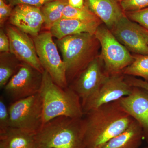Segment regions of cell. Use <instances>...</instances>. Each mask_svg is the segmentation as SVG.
<instances>
[{"label":"cell","mask_w":148,"mask_h":148,"mask_svg":"<svg viewBox=\"0 0 148 148\" xmlns=\"http://www.w3.org/2000/svg\"><path fill=\"white\" fill-rule=\"evenodd\" d=\"M143 139L142 127L134 120L127 129L99 148H139Z\"/></svg>","instance_id":"17"},{"label":"cell","mask_w":148,"mask_h":148,"mask_svg":"<svg viewBox=\"0 0 148 148\" xmlns=\"http://www.w3.org/2000/svg\"><path fill=\"white\" fill-rule=\"evenodd\" d=\"M35 135L21 130L10 127L0 134V148H25L35 144Z\"/></svg>","instance_id":"18"},{"label":"cell","mask_w":148,"mask_h":148,"mask_svg":"<svg viewBox=\"0 0 148 148\" xmlns=\"http://www.w3.org/2000/svg\"><path fill=\"white\" fill-rule=\"evenodd\" d=\"M39 93L42 101L44 124L57 117H83L84 113L79 96L70 86L64 88L56 84L45 71L43 73Z\"/></svg>","instance_id":"2"},{"label":"cell","mask_w":148,"mask_h":148,"mask_svg":"<svg viewBox=\"0 0 148 148\" xmlns=\"http://www.w3.org/2000/svg\"><path fill=\"white\" fill-rule=\"evenodd\" d=\"M10 41L6 33L2 28L0 30V52H10Z\"/></svg>","instance_id":"29"},{"label":"cell","mask_w":148,"mask_h":148,"mask_svg":"<svg viewBox=\"0 0 148 148\" xmlns=\"http://www.w3.org/2000/svg\"><path fill=\"white\" fill-rule=\"evenodd\" d=\"M36 148V146H35V144H34L33 145L30 146V147H27V148Z\"/></svg>","instance_id":"31"},{"label":"cell","mask_w":148,"mask_h":148,"mask_svg":"<svg viewBox=\"0 0 148 148\" xmlns=\"http://www.w3.org/2000/svg\"><path fill=\"white\" fill-rule=\"evenodd\" d=\"M10 127L8 108L7 107L3 96L0 98V134L3 133Z\"/></svg>","instance_id":"25"},{"label":"cell","mask_w":148,"mask_h":148,"mask_svg":"<svg viewBox=\"0 0 148 148\" xmlns=\"http://www.w3.org/2000/svg\"><path fill=\"white\" fill-rule=\"evenodd\" d=\"M66 67L69 85L97 56L99 43L95 35L83 33L56 41Z\"/></svg>","instance_id":"4"},{"label":"cell","mask_w":148,"mask_h":148,"mask_svg":"<svg viewBox=\"0 0 148 148\" xmlns=\"http://www.w3.org/2000/svg\"><path fill=\"white\" fill-rule=\"evenodd\" d=\"M67 1H68V0H67Z\"/></svg>","instance_id":"36"},{"label":"cell","mask_w":148,"mask_h":148,"mask_svg":"<svg viewBox=\"0 0 148 148\" xmlns=\"http://www.w3.org/2000/svg\"><path fill=\"white\" fill-rule=\"evenodd\" d=\"M9 19L10 24L32 37L39 34L44 24L40 8L19 4L13 8Z\"/></svg>","instance_id":"14"},{"label":"cell","mask_w":148,"mask_h":148,"mask_svg":"<svg viewBox=\"0 0 148 148\" xmlns=\"http://www.w3.org/2000/svg\"><path fill=\"white\" fill-rule=\"evenodd\" d=\"M8 110L10 127L35 135L44 125L42 101L39 93L14 101Z\"/></svg>","instance_id":"6"},{"label":"cell","mask_w":148,"mask_h":148,"mask_svg":"<svg viewBox=\"0 0 148 148\" xmlns=\"http://www.w3.org/2000/svg\"><path fill=\"white\" fill-rule=\"evenodd\" d=\"M134 119L119 100L105 104L83 117L85 148H99L125 130Z\"/></svg>","instance_id":"1"},{"label":"cell","mask_w":148,"mask_h":148,"mask_svg":"<svg viewBox=\"0 0 148 148\" xmlns=\"http://www.w3.org/2000/svg\"><path fill=\"white\" fill-rule=\"evenodd\" d=\"M94 35L101 44V54L99 57L103 61L106 73L110 76L122 74L124 69L133 62L134 56L107 27L101 24Z\"/></svg>","instance_id":"5"},{"label":"cell","mask_w":148,"mask_h":148,"mask_svg":"<svg viewBox=\"0 0 148 148\" xmlns=\"http://www.w3.org/2000/svg\"><path fill=\"white\" fill-rule=\"evenodd\" d=\"M62 18L90 22H102L85 5L81 8H75L67 5L64 9Z\"/></svg>","instance_id":"22"},{"label":"cell","mask_w":148,"mask_h":148,"mask_svg":"<svg viewBox=\"0 0 148 148\" xmlns=\"http://www.w3.org/2000/svg\"><path fill=\"white\" fill-rule=\"evenodd\" d=\"M146 30H147V36L148 45V30H147V29H146Z\"/></svg>","instance_id":"33"},{"label":"cell","mask_w":148,"mask_h":148,"mask_svg":"<svg viewBox=\"0 0 148 148\" xmlns=\"http://www.w3.org/2000/svg\"><path fill=\"white\" fill-rule=\"evenodd\" d=\"M5 1L7 3H9L10 2L11 0H5Z\"/></svg>","instance_id":"32"},{"label":"cell","mask_w":148,"mask_h":148,"mask_svg":"<svg viewBox=\"0 0 148 148\" xmlns=\"http://www.w3.org/2000/svg\"><path fill=\"white\" fill-rule=\"evenodd\" d=\"M82 118L57 117L35 135L36 148H85Z\"/></svg>","instance_id":"3"},{"label":"cell","mask_w":148,"mask_h":148,"mask_svg":"<svg viewBox=\"0 0 148 148\" xmlns=\"http://www.w3.org/2000/svg\"><path fill=\"white\" fill-rule=\"evenodd\" d=\"M102 22H90L70 19L61 18L56 22L49 31L57 40L61 39L70 35L83 33L94 34L97 28Z\"/></svg>","instance_id":"16"},{"label":"cell","mask_w":148,"mask_h":148,"mask_svg":"<svg viewBox=\"0 0 148 148\" xmlns=\"http://www.w3.org/2000/svg\"><path fill=\"white\" fill-rule=\"evenodd\" d=\"M142 148H148V147H146Z\"/></svg>","instance_id":"35"},{"label":"cell","mask_w":148,"mask_h":148,"mask_svg":"<svg viewBox=\"0 0 148 148\" xmlns=\"http://www.w3.org/2000/svg\"><path fill=\"white\" fill-rule=\"evenodd\" d=\"M21 63L14 54L0 53V87L4 88L10 79L18 71Z\"/></svg>","instance_id":"19"},{"label":"cell","mask_w":148,"mask_h":148,"mask_svg":"<svg viewBox=\"0 0 148 148\" xmlns=\"http://www.w3.org/2000/svg\"><path fill=\"white\" fill-rule=\"evenodd\" d=\"M69 4L67 0H55L46 3L40 8L43 16L45 27L48 31L62 18L65 7Z\"/></svg>","instance_id":"20"},{"label":"cell","mask_w":148,"mask_h":148,"mask_svg":"<svg viewBox=\"0 0 148 148\" xmlns=\"http://www.w3.org/2000/svg\"><path fill=\"white\" fill-rule=\"evenodd\" d=\"M132 89V86L126 82L123 74L109 76L83 107L84 114L103 105L119 101L129 95Z\"/></svg>","instance_id":"11"},{"label":"cell","mask_w":148,"mask_h":148,"mask_svg":"<svg viewBox=\"0 0 148 148\" xmlns=\"http://www.w3.org/2000/svg\"><path fill=\"white\" fill-rule=\"evenodd\" d=\"M119 101L123 108L140 125L144 139L148 144V91L132 87L131 93Z\"/></svg>","instance_id":"13"},{"label":"cell","mask_w":148,"mask_h":148,"mask_svg":"<svg viewBox=\"0 0 148 148\" xmlns=\"http://www.w3.org/2000/svg\"><path fill=\"white\" fill-rule=\"evenodd\" d=\"M109 76L103 61L97 56L69 85L79 96L82 108Z\"/></svg>","instance_id":"10"},{"label":"cell","mask_w":148,"mask_h":148,"mask_svg":"<svg viewBox=\"0 0 148 148\" xmlns=\"http://www.w3.org/2000/svg\"><path fill=\"white\" fill-rule=\"evenodd\" d=\"M85 5L110 29L125 13L115 0H84Z\"/></svg>","instance_id":"15"},{"label":"cell","mask_w":148,"mask_h":148,"mask_svg":"<svg viewBox=\"0 0 148 148\" xmlns=\"http://www.w3.org/2000/svg\"><path fill=\"white\" fill-rule=\"evenodd\" d=\"M6 33L10 41V52L21 62L43 73L45 70L38 57L32 38L11 24L6 27Z\"/></svg>","instance_id":"12"},{"label":"cell","mask_w":148,"mask_h":148,"mask_svg":"<svg viewBox=\"0 0 148 148\" xmlns=\"http://www.w3.org/2000/svg\"><path fill=\"white\" fill-rule=\"evenodd\" d=\"M13 8L5 0H0V26L2 28L5 21L10 17Z\"/></svg>","instance_id":"26"},{"label":"cell","mask_w":148,"mask_h":148,"mask_svg":"<svg viewBox=\"0 0 148 148\" xmlns=\"http://www.w3.org/2000/svg\"><path fill=\"white\" fill-rule=\"evenodd\" d=\"M110 30L128 51L137 55H148L147 30L125 14Z\"/></svg>","instance_id":"9"},{"label":"cell","mask_w":148,"mask_h":148,"mask_svg":"<svg viewBox=\"0 0 148 148\" xmlns=\"http://www.w3.org/2000/svg\"><path fill=\"white\" fill-rule=\"evenodd\" d=\"M43 73L22 62L18 71L4 88L5 92L14 101L38 94L42 84Z\"/></svg>","instance_id":"8"},{"label":"cell","mask_w":148,"mask_h":148,"mask_svg":"<svg viewBox=\"0 0 148 148\" xmlns=\"http://www.w3.org/2000/svg\"><path fill=\"white\" fill-rule=\"evenodd\" d=\"M69 5L77 8H81L85 5L84 0H68Z\"/></svg>","instance_id":"30"},{"label":"cell","mask_w":148,"mask_h":148,"mask_svg":"<svg viewBox=\"0 0 148 148\" xmlns=\"http://www.w3.org/2000/svg\"><path fill=\"white\" fill-rule=\"evenodd\" d=\"M115 1H116L118 2L119 3L120 1L121 0H115Z\"/></svg>","instance_id":"34"},{"label":"cell","mask_w":148,"mask_h":148,"mask_svg":"<svg viewBox=\"0 0 148 148\" xmlns=\"http://www.w3.org/2000/svg\"><path fill=\"white\" fill-rule=\"evenodd\" d=\"M124 13L130 19L148 30V8L138 11Z\"/></svg>","instance_id":"24"},{"label":"cell","mask_w":148,"mask_h":148,"mask_svg":"<svg viewBox=\"0 0 148 148\" xmlns=\"http://www.w3.org/2000/svg\"><path fill=\"white\" fill-rule=\"evenodd\" d=\"M55 0H11L9 4L14 7L19 4H26L41 8L46 3Z\"/></svg>","instance_id":"27"},{"label":"cell","mask_w":148,"mask_h":148,"mask_svg":"<svg viewBox=\"0 0 148 148\" xmlns=\"http://www.w3.org/2000/svg\"><path fill=\"white\" fill-rule=\"evenodd\" d=\"M53 37L49 31H46L32 38L38 57L45 71L49 74L56 84L62 88H67L69 85L66 78V67Z\"/></svg>","instance_id":"7"},{"label":"cell","mask_w":148,"mask_h":148,"mask_svg":"<svg viewBox=\"0 0 148 148\" xmlns=\"http://www.w3.org/2000/svg\"><path fill=\"white\" fill-rule=\"evenodd\" d=\"M125 79L131 86L141 88L148 91V81L127 75L125 77Z\"/></svg>","instance_id":"28"},{"label":"cell","mask_w":148,"mask_h":148,"mask_svg":"<svg viewBox=\"0 0 148 148\" xmlns=\"http://www.w3.org/2000/svg\"><path fill=\"white\" fill-rule=\"evenodd\" d=\"M132 64L123 71L124 75L141 77L148 81V55H137Z\"/></svg>","instance_id":"21"},{"label":"cell","mask_w":148,"mask_h":148,"mask_svg":"<svg viewBox=\"0 0 148 148\" xmlns=\"http://www.w3.org/2000/svg\"><path fill=\"white\" fill-rule=\"evenodd\" d=\"M119 3L124 12L138 11L148 8V0H121Z\"/></svg>","instance_id":"23"}]
</instances>
